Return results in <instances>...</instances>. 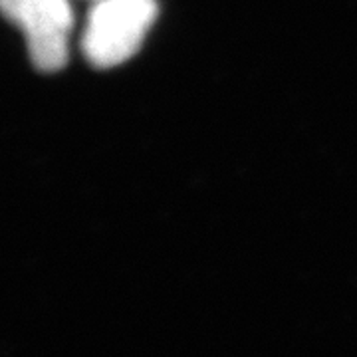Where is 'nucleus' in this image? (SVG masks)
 <instances>
[{"mask_svg":"<svg viewBox=\"0 0 357 357\" xmlns=\"http://www.w3.org/2000/svg\"><path fill=\"white\" fill-rule=\"evenodd\" d=\"M4 16L24 32L32 64L40 72H58L68 64L74 28L70 0H0Z\"/></svg>","mask_w":357,"mask_h":357,"instance_id":"2","label":"nucleus"},{"mask_svg":"<svg viewBox=\"0 0 357 357\" xmlns=\"http://www.w3.org/2000/svg\"><path fill=\"white\" fill-rule=\"evenodd\" d=\"M157 13V0H96L82 40L89 64L115 68L133 58Z\"/></svg>","mask_w":357,"mask_h":357,"instance_id":"1","label":"nucleus"}]
</instances>
